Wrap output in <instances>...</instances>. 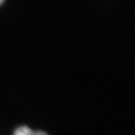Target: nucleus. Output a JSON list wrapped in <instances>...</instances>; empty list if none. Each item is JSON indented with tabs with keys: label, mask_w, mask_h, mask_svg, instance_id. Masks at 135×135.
<instances>
[{
	"label": "nucleus",
	"mask_w": 135,
	"mask_h": 135,
	"mask_svg": "<svg viewBox=\"0 0 135 135\" xmlns=\"http://www.w3.org/2000/svg\"><path fill=\"white\" fill-rule=\"evenodd\" d=\"M32 135H48V134L44 133V132H41V131H37V132L33 131V134Z\"/></svg>",
	"instance_id": "2"
},
{
	"label": "nucleus",
	"mask_w": 135,
	"mask_h": 135,
	"mask_svg": "<svg viewBox=\"0 0 135 135\" xmlns=\"http://www.w3.org/2000/svg\"><path fill=\"white\" fill-rule=\"evenodd\" d=\"M33 131L27 126H20L18 129H16L14 135H32Z\"/></svg>",
	"instance_id": "1"
},
{
	"label": "nucleus",
	"mask_w": 135,
	"mask_h": 135,
	"mask_svg": "<svg viewBox=\"0 0 135 135\" xmlns=\"http://www.w3.org/2000/svg\"><path fill=\"white\" fill-rule=\"evenodd\" d=\"M3 2H4V0H0V4H1Z\"/></svg>",
	"instance_id": "3"
}]
</instances>
